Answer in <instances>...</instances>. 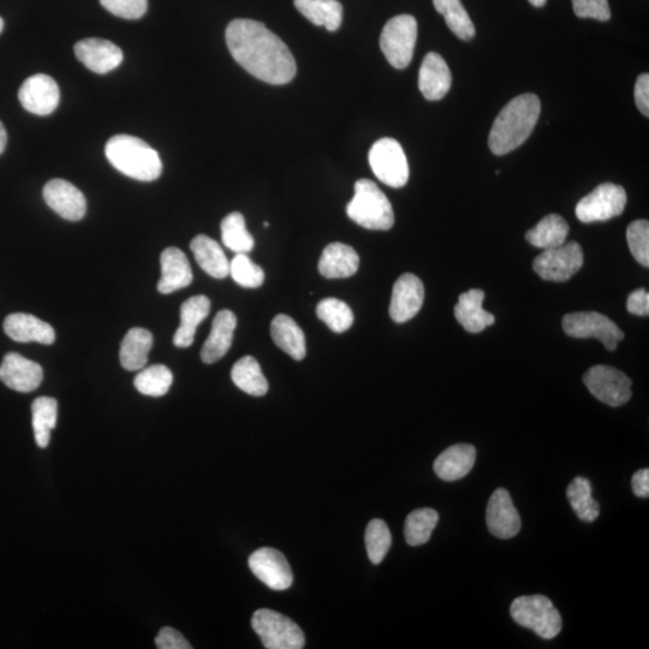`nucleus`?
Wrapping results in <instances>:
<instances>
[{"mask_svg":"<svg viewBox=\"0 0 649 649\" xmlns=\"http://www.w3.org/2000/svg\"><path fill=\"white\" fill-rule=\"evenodd\" d=\"M225 39L235 61L256 79L281 86L296 76L293 53L264 23L234 20L226 28Z\"/></svg>","mask_w":649,"mask_h":649,"instance_id":"f257e3e1","label":"nucleus"},{"mask_svg":"<svg viewBox=\"0 0 649 649\" xmlns=\"http://www.w3.org/2000/svg\"><path fill=\"white\" fill-rule=\"evenodd\" d=\"M538 95H518L500 111L488 138V146L496 156H505L525 144L532 135L540 116Z\"/></svg>","mask_w":649,"mask_h":649,"instance_id":"f03ea898","label":"nucleus"},{"mask_svg":"<svg viewBox=\"0 0 649 649\" xmlns=\"http://www.w3.org/2000/svg\"><path fill=\"white\" fill-rule=\"evenodd\" d=\"M105 154L113 168L134 180L152 182L162 175L163 163L158 152L135 136H113L107 141Z\"/></svg>","mask_w":649,"mask_h":649,"instance_id":"7ed1b4c3","label":"nucleus"},{"mask_svg":"<svg viewBox=\"0 0 649 649\" xmlns=\"http://www.w3.org/2000/svg\"><path fill=\"white\" fill-rule=\"evenodd\" d=\"M348 217L368 230H390L395 224L391 202L371 180L362 178L355 184V195L347 206Z\"/></svg>","mask_w":649,"mask_h":649,"instance_id":"20e7f679","label":"nucleus"},{"mask_svg":"<svg viewBox=\"0 0 649 649\" xmlns=\"http://www.w3.org/2000/svg\"><path fill=\"white\" fill-rule=\"evenodd\" d=\"M510 613L518 625L531 629L541 639H555L563 628L561 613L545 595L518 597L512 601Z\"/></svg>","mask_w":649,"mask_h":649,"instance_id":"39448f33","label":"nucleus"},{"mask_svg":"<svg viewBox=\"0 0 649 649\" xmlns=\"http://www.w3.org/2000/svg\"><path fill=\"white\" fill-rule=\"evenodd\" d=\"M418 21L412 15H398L386 23L380 35V49L392 67L406 69L414 56Z\"/></svg>","mask_w":649,"mask_h":649,"instance_id":"423d86ee","label":"nucleus"},{"mask_svg":"<svg viewBox=\"0 0 649 649\" xmlns=\"http://www.w3.org/2000/svg\"><path fill=\"white\" fill-rule=\"evenodd\" d=\"M252 627L267 649H301L306 645L302 629L282 613L258 610L253 615Z\"/></svg>","mask_w":649,"mask_h":649,"instance_id":"0eeeda50","label":"nucleus"},{"mask_svg":"<svg viewBox=\"0 0 649 649\" xmlns=\"http://www.w3.org/2000/svg\"><path fill=\"white\" fill-rule=\"evenodd\" d=\"M369 165L378 180L391 188H402L409 180L406 153L395 139H380L369 151Z\"/></svg>","mask_w":649,"mask_h":649,"instance_id":"6e6552de","label":"nucleus"},{"mask_svg":"<svg viewBox=\"0 0 649 649\" xmlns=\"http://www.w3.org/2000/svg\"><path fill=\"white\" fill-rule=\"evenodd\" d=\"M583 250L577 242L545 249L533 263V269L547 282L563 283L574 277L583 266Z\"/></svg>","mask_w":649,"mask_h":649,"instance_id":"1a4fd4ad","label":"nucleus"},{"mask_svg":"<svg viewBox=\"0 0 649 649\" xmlns=\"http://www.w3.org/2000/svg\"><path fill=\"white\" fill-rule=\"evenodd\" d=\"M627 206V193L621 186L603 183L576 206V217L582 223L605 222L621 216Z\"/></svg>","mask_w":649,"mask_h":649,"instance_id":"9d476101","label":"nucleus"},{"mask_svg":"<svg viewBox=\"0 0 649 649\" xmlns=\"http://www.w3.org/2000/svg\"><path fill=\"white\" fill-rule=\"evenodd\" d=\"M563 330L574 338H595L607 350L615 351L624 338V333L606 315L597 312H579L565 315Z\"/></svg>","mask_w":649,"mask_h":649,"instance_id":"9b49d317","label":"nucleus"},{"mask_svg":"<svg viewBox=\"0 0 649 649\" xmlns=\"http://www.w3.org/2000/svg\"><path fill=\"white\" fill-rule=\"evenodd\" d=\"M583 381L597 400L610 407L624 406L633 395L631 392L633 381L628 375L610 366L592 367L583 377Z\"/></svg>","mask_w":649,"mask_h":649,"instance_id":"f8f14e48","label":"nucleus"},{"mask_svg":"<svg viewBox=\"0 0 649 649\" xmlns=\"http://www.w3.org/2000/svg\"><path fill=\"white\" fill-rule=\"evenodd\" d=\"M252 573L265 585L275 591H285L293 585L294 575L282 552L263 547L248 559Z\"/></svg>","mask_w":649,"mask_h":649,"instance_id":"ddd939ff","label":"nucleus"},{"mask_svg":"<svg viewBox=\"0 0 649 649\" xmlns=\"http://www.w3.org/2000/svg\"><path fill=\"white\" fill-rule=\"evenodd\" d=\"M486 523L488 531L498 539L508 540L520 533L521 517L505 488H497L488 500Z\"/></svg>","mask_w":649,"mask_h":649,"instance_id":"4468645a","label":"nucleus"},{"mask_svg":"<svg viewBox=\"0 0 649 649\" xmlns=\"http://www.w3.org/2000/svg\"><path fill=\"white\" fill-rule=\"evenodd\" d=\"M20 103L28 112L38 116L51 115L55 112L61 92L57 82L49 75L37 74L29 77L19 91Z\"/></svg>","mask_w":649,"mask_h":649,"instance_id":"2eb2a0df","label":"nucleus"},{"mask_svg":"<svg viewBox=\"0 0 649 649\" xmlns=\"http://www.w3.org/2000/svg\"><path fill=\"white\" fill-rule=\"evenodd\" d=\"M425 300L424 283L419 277L406 273L397 279L392 289L390 317L397 324L407 323L420 312Z\"/></svg>","mask_w":649,"mask_h":649,"instance_id":"dca6fc26","label":"nucleus"},{"mask_svg":"<svg viewBox=\"0 0 649 649\" xmlns=\"http://www.w3.org/2000/svg\"><path fill=\"white\" fill-rule=\"evenodd\" d=\"M44 371L39 363L26 359L20 354L9 353L0 365V380L9 389L29 394L43 383Z\"/></svg>","mask_w":649,"mask_h":649,"instance_id":"f3484780","label":"nucleus"},{"mask_svg":"<svg viewBox=\"0 0 649 649\" xmlns=\"http://www.w3.org/2000/svg\"><path fill=\"white\" fill-rule=\"evenodd\" d=\"M44 199L58 216L77 222L86 216L87 201L74 184L64 180H52L44 188Z\"/></svg>","mask_w":649,"mask_h":649,"instance_id":"a211bd4d","label":"nucleus"},{"mask_svg":"<svg viewBox=\"0 0 649 649\" xmlns=\"http://www.w3.org/2000/svg\"><path fill=\"white\" fill-rule=\"evenodd\" d=\"M75 55L93 73L107 74L123 62V52L109 40L85 39L75 45Z\"/></svg>","mask_w":649,"mask_h":649,"instance_id":"6ab92c4d","label":"nucleus"},{"mask_svg":"<svg viewBox=\"0 0 649 649\" xmlns=\"http://www.w3.org/2000/svg\"><path fill=\"white\" fill-rule=\"evenodd\" d=\"M452 76L449 65L437 52L427 53L419 73V88L427 100H442L449 93Z\"/></svg>","mask_w":649,"mask_h":649,"instance_id":"aec40b11","label":"nucleus"},{"mask_svg":"<svg viewBox=\"0 0 649 649\" xmlns=\"http://www.w3.org/2000/svg\"><path fill=\"white\" fill-rule=\"evenodd\" d=\"M3 327L8 337L17 343L37 342L51 345L56 341L55 329L31 314H10L5 319Z\"/></svg>","mask_w":649,"mask_h":649,"instance_id":"412c9836","label":"nucleus"},{"mask_svg":"<svg viewBox=\"0 0 649 649\" xmlns=\"http://www.w3.org/2000/svg\"><path fill=\"white\" fill-rule=\"evenodd\" d=\"M162 278L158 283L160 294L169 295L193 283V271L187 255L176 247L166 248L160 256Z\"/></svg>","mask_w":649,"mask_h":649,"instance_id":"4be33fe9","label":"nucleus"},{"mask_svg":"<svg viewBox=\"0 0 649 649\" xmlns=\"http://www.w3.org/2000/svg\"><path fill=\"white\" fill-rule=\"evenodd\" d=\"M237 326V318L229 309L220 311L212 323L210 336L201 350V360L211 365L217 362L228 353L234 341V333Z\"/></svg>","mask_w":649,"mask_h":649,"instance_id":"5701e85b","label":"nucleus"},{"mask_svg":"<svg viewBox=\"0 0 649 649\" xmlns=\"http://www.w3.org/2000/svg\"><path fill=\"white\" fill-rule=\"evenodd\" d=\"M360 258L354 248L344 243H331L319 260L320 275L327 279L349 278L359 270Z\"/></svg>","mask_w":649,"mask_h":649,"instance_id":"b1692460","label":"nucleus"},{"mask_svg":"<svg viewBox=\"0 0 649 649\" xmlns=\"http://www.w3.org/2000/svg\"><path fill=\"white\" fill-rule=\"evenodd\" d=\"M476 449L470 444H456L440 454L434 462V472L444 481H457L467 476L474 467Z\"/></svg>","mask_w":649,"mask_h":649,"instance_id":"393cba45","label":"nucleus"},{"mask_svg":"<svg viewBox=\"0 0 649 649\" xmlns=\"http://www.w3.org/2000/svg\"><path fill=\"white\" fill-rule=\"evenodd\" d=\"M485 293L480 289H470L460 295L455 306V317L469 333H480L488 326H492L496 318L482 308Z\"/></svg>","mask_w":649,"mask_h":649,"instance_id":"a878e982","label":"nucleus"},{"mask_svg":"<svg viewBox=\"0 0 649 649\" xmlns=\"http://www.w3.org/2000/svg\"><path fill=\"white\" fill-rule=\"evenodd\" d=\"M211 311V301L204 295L190 297L181 306V324L178 327L174 344L177 348H188L194 343L199 325Z\"/></svg>","mask_w":649,"mask_h":649,"instance_id":"bb28decb","label":"nucleus"},{"mask_svg":"<svg viewBox=\"0 0 649 649\" xmlns=\"http://www.w3.org/2000/svg\"><path fill=\"white\" fill-rule=\"evenodd\" d=\"M273 342L284 353L296 361L305 359L307 355L306 336L301 327L289 315L278 314L271 324Z\"/></svg>","mask_w":649,"mask_h":649,"instance_id":"cd10ccee","label":"nucleus"},{"mask_svg":"<svg viewBox=\"0 0 649 649\" xmlns=\"http://www.w3.org/2000/svg\"><path fill=\"white\" fill-rule=\"evenodd\" d=\"M190 249L195 256L196 263L207 275L213 278L224 279L229 276L230 263L219 243L206 235H199L190 243Z\"/></svg>","mask_w":649,"mask_h":649,"instance_id":"c85d7f7f","label":"nucleus"},{"mask_svg":"<svg viewBox=\"0 0 649 649\" xmlns=\"http://www.w3.org/2000/svg\"><path fill=\"white\" fill-rule=\"evenodd\" d=\"M153 345L152 333L141 327H134L125 335L119 350V360L127 371H141L145 368Z\"/></svg>","mask_w":649,"mask_h":649,"instance_id":"c756f323","label":"nucleus"},{"mask_svg":"<svg viewBox=\"0 0 649 649\" xmlns=\"http://www.w3.org/2000/svg\"><path fill=\"white\" fill-rule=\"evenodd\" d=\"M295 8L314 26L336 32L343 22V7L338 0H294Z\"/></svg>","mask_w":649,"mask_h":649,"instance_id":"7c9ffc66","label":"nucleus"},{"mask_svg":"<svg viewBox=\"0 0 649 649\" xmlns=\"http://www.w3.org/2000/svg\"><path fill=\"white\" fill-rule=\"evenodd\" d=\"M568 235L569 225L565 219L558 214H549L527 232L526 240L533 247L545 250L562 246Z\"/></svg>","mask_w":649,"mask_h":649,"instance_id":"2f4dec72","label":"nucleus"},{"mask_svg":"<svg viewBox=\"0 0 649 649\" xmlns=\"http://www.w3.org/2000/svg\"><path fill=\"white\" fill-rule=\"evenodd\" d=\"M231 379L238 389L250 396H265L269 391V381L253 356H244L235 363L232 367Z\"/></svg>","mask_w":649,"mask_h":649,"instance_id":"473e14b6","label":"nucleus"},{"mask_svg":"<svg viewBox=\"0 0 649 649\" xmlns=\"http://www.w3.org/2000/svg\"><path fill=\"white\" fill-rule=\"evenodd\" d=\"M33 431L39 448L50 444L51 432L55 430L58 418V403L52 397H39L32 404Z\"/></svg>","mask_w":649,"mask_h":649,"instance_id":"72a5a7b5","label":"nucleus"},{"mask_svg":"<svg viewBox=\"0 0 649 649\" xmlns=\"http://www.w3.org/2000/svg\"><path fill=\"white\" fill-rule=\"evenodd\" d=\"M567 498L581 521L592 523L599 517L600 506L593 498L591 481L577 476L567 488Z\"/></svg>","mask_w":649,"mask_h":649,"instance_id":"f704fd0d","label":"nucleus"},{"mask_svg":"<svg viewBox=\"0 0 649 649\" xmlns=\"http://www.w3.org/2000/svg\"><path fill=\"white\" fill-rule=\"evenodd\" d=\"M434 8L444 16L450 31L464 41L475 37V27L461 0H433Z\"/></svg>","mask_w":649,"mask_h":649,"instance_id":"c9c22d12","label":"nucleus"},{"mask_svg":"<svg viewBox=\"0 0 649 649\" xmlns=\"http://www.w3.org/2000/svg\"><path fill=\"white\" fill-rule=\"evenodd\" d=\"M222 240L224 246L236 254H248L254 248V237L249 234L246 220L241 213H230L223 219Z\"/></svg>","mask_w":649,"mask_h":649,"instance_id":"e433bc0d","label":"nucleus"},{"mask_svg":"<svg viewBox=\"0 0 649 649\" xmlns=\"http://www.w3.org/2000/svg\"><path fill=\"white\" fill-rule=\"evenodd\" d=\"M438 522L439 514L436 510L424 508L410 512L404 525L407 544L413 547L426 544Z\"/></svg>","mask_w":649,"mask_h":649,"instance_id":"4c0bfd02","label":"nucleus"},{"mask_svg":"<svg viewBox=\"0 0 649 649\" xmlns=\"http://www.w3.org/2000/svg\"><path fill=\"white\" fill-rule=\"evenodd\" d=\"M174 383V375L164 365H154L142 368L136 375L134 385L140 394L150 397H162L168 394Z\"/></svg>","mask_w":649,"mask_h":649,"instance_id":"58836bf2","label":"nucleus"},{"mask_svg":"<svg viewBox=\"0 0 649 649\" xmlns=\"http://www.w3.org/2000/svg\"><path fill=\"white\" fill-rule=\"evenodd\" d=\"M317 315L331 331L336 333L348 331L354 324V313L351 308L347 303L333 297L319 302Z\"/></svg>","mask_w":649,"mask_h":649,"instance_id":"ea45409f","label":"nucleus"},{"mask_svg":"<svg viewBox=\"0 0 649 649\" xmlns=\"http://www.w3.org/2000/svg\"><path fill=\"white\" fill-rule=\"evenodd\" d=\"M366 547L369 559L375 565L384 561L392 545V535L383 520L374 518L366 529Z\"/></svg>","mask_w":649,"mask_h":649,"instance_id":"a19ab883","label":"nucleus"},{"mask_svg":"<svg viewBox=\"0 0 649 649\" xmlns=\"http://www.w3.org/2000/svg\"><path fill=\"white\" fill-rule=\"evenodd\" d=\"M229 275L243 288L256 289L265 282V272L247 254H236L230 263Z\"/></svg>","mask_w":649,"mask_h":649,"instance_id":"79ce46f5","label":"nucleus"},{"mask_svg":"<svg viewBox=\"0 0 649 649\" xmlns=\"http://www.w3.org/2000/svg\"><path fill=\"white\" fill-rule=\"evenodd\" d=\"M627 240L631 254L637 263L649 266V223L645 219L635 220L629 225Z\"/></svg>","mask_w":649,"mask_h":649,"instance_id":"37998d69","label":"nucleus"},{"mask_svg":"<svg viewBox=\"0 0 649 649\" xmlns=\"http://www.w3.org/2000/svg\"><path fill=\"white\" fill-rule=\"evenodd\" d=\"M112 15L124 20H139L147 13L148 0H100Z\"/></svg>","mask_w":649,"mask_h":649,"instance_id":"c03bdc74","label":"nucleus"},{"mask_svg":"<svg viewBox=\"0 0 649 649\" xmlns=\"http://www.w3.org/2000/svg\"><path fill=\"white\" fill-rule=\"evenodd\" d=\"M575 15L580 19H594L601 22L611 19L607 0H573Z\"/></svg>","mask_w":649,"mask_h":649,"instance_id":"a18cd8bd","label":"nucleus"},{"mask_svg":"<svg viewBox=\"0 0 649 649\" xmlns=\"http://www.w3.org/2000/svg\"><path fill=\"white\" fill-rule=\"evenodd\" d=\"M156 646L159 649H192L193 646L184 639V636L174 628L165 627L156 637Z\"/></svg>","mask_w":649,"mask_h":649,"instance_id":"49530a36","label":"nucleus"},{"mask_svg":"<svg viewBox=\"0 0 649 649\" xmlns=\"http://www.w3.org/2000/svg\"><path fill=\"white\" fill-rule=\"evenodd\" d=\"M627 309L630 314L639 315V317H648V291L646 289H637L634 293H631L628 297Z\"/></svg>","mask_w":649,"mask_h":649,"instance_id":"de8ad7c7","label":"nucleus"},{"mask_svg":"<svg viewBox=\"0 0 649 649\" xmlns=\"http://www.w3.org/2000/svg\"><path fill=\"white\" fill-rule=\"evenodd\" d=\"M635 103L642 115L649 117V75L642 74L636 81Z\"/></svg>","mask_w":649,"mask_h":649,"instance_id":"09e8293b","label":"nucleus"},{"mask_svg":"<svg viewBox=\"0 0 649 649\" xmlns=\"http://www.w3.org/2000/svg\"><path fill=\"white\" fill-rule=\"evenodd\" d=\"M631 487L636 497H649V469H641L636 472L631 479Z\"/></svg>","mask_w":649,"mask_h":649,"instance_id":"8fccbe9b","label":"nucleus"},{"mask_svg":"<svg viewBox=\"0 0 649 649\" xmlns=\"http://www.w3.org/2000/svg\"><path fill=\"white\" fill-rule=\"evenodd\" d=\"M7 144H8L7 130H5L4 124L0 122V154H2L5 151V148H7Z\"/></svg>","mask_w":649,"mask_h":649,"instance_id":"3c124183","label":"nucleus"},{"mask_svg":"<svg viewBox=\"0 0 649 649\" xmlns=\"http://www.w3.org/2000/svg\"><path fill=\"white\" fill-rule=\"evenodd\" d=\"M528 2L531 3L533 7L541 8L544 7L547 0H528Z\"/></svg>","mask_w":649,"mask_h":649,"instance_id":"603ef678","label":"nucleus"},{"mask_svg":"<svg viewBox=\"0 0 649 649\" xmlns=\"http://www.w3.org/2000/svg\"><path fill=\"white\" fill-rule=\"evenodd\" d=\"M3 29H4V21H3L2 17H0V33L3 32Z\"/></svg>","mask_w":649,"mask_h":649,"instance_id":"864d4df0","label":"nucleus"}]
</instances>
